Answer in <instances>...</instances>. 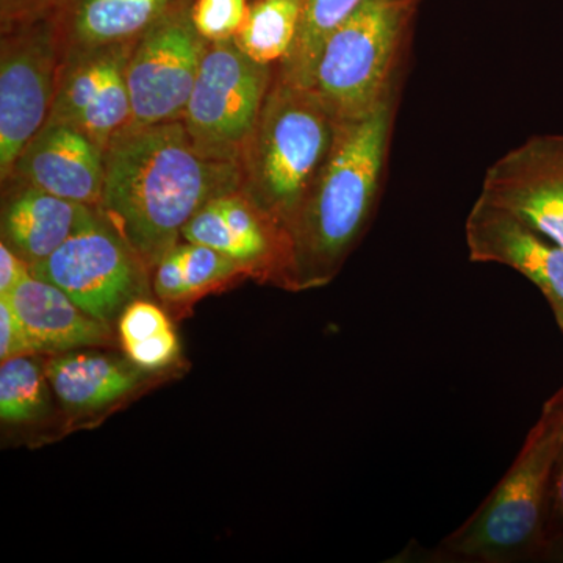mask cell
Wrapping results in <instances>:
<instances>
[{
	"instance_id": "9a60e30c",
	"label": "cell",
	"mask_w": 563,
	"mask_h": 563,
	"mask_svg": "<svg viewBox=\"0 0 563 563\" xmlns=\"http://www.w3.org/2000/svg\"><path fill=\"white\" fill-rule=\"evenodd\" d=\"M192 0H55L49 11L63 55L135 43Z\"/></svg>"
},
{
	"instance_id": "7c38bea8",
	"label": "cell",
	"mask_w": 563,
	"mask_h": 563,
	"mask_svg": "<svg viewBox=\"0 0 563 563\" xmlns=\"http://www.w3.org/2000/svg\"><path fill=\"white\" fill-rule=\"evenodd\" d=\"M481 201L509 211L563 246V135H539L485 173Z\"/></svg>"
},
{
	"instance_id": "2e32d148",
	"label": "cell",
	"mask_w": 563,
	"mask_h": 563,
	"mask_svg": "<svg viewBox=\"0 0 563 563\" xmlns=\"http://www.w3.org/2000/svg\"><path fill=\"white\" fill-rule=\"evenodd\" d=\"M5 184L2 242L31 268L51 257L96 210L22 181L7 180Z\"/></svg>"
},
{
	"instance_id": "ba28073f",
	"label": "cell",
	"mask_w": 563,
	"mask_h": 563,
	"mask_svg": "<svg viewBox=\"0 0 563 563\" xmlns=\"http://www.w3.org/2000/svg\"><path fill=\"white\" fill-rule=\"evenodd\" d=\"M62 49L51 14L2 29L0 43V179L49 118Z\"/></svg>"
},
{
	"instance_id": "d6986e66",
	"label": "cell",
	"mask_w": 563,
	"mask_h": 563,
	"mask_svg": "<svg viewBox=\"0 0 563 563\" xmlns=\"http://www.w3.org/2000/svg\"><path fill=\"white\" fill-rule=\"evenodd\" d=\"M243 276L242 266L221 252L180 240L155 266L154 290L165 302L192 301Z\"/></svg>"
},
{
	"instance_id": "277c9868",
	"label": "cell",
	"mask_w": 563,
	"mask_h": 563,
	"mask_svg": "<svg viewBox=\"0 0 563 563\" xmlns=\"http://www.w3.org/2000/svg\"><path fill=\"white\" fill-rule=\"evenodd\" d=\"M339 120L314 90L274 77L240 158V190L290 233L328 161Z\"/></svg>"
},
{
	"instance_id": "4fadbf2b",
	"label": "cell",
	"mask_w": 563,
	"mask_h": 563,
	"mask_svg": "<svg viewBox=\"0 0 563 563\" xmlns=\"http://www.w3.org/2000/svg\"><path fill=\"white\" fill-rule=\"evenodd\" d=\"M470 261L509 266L532 282L563 318V246L533 231L509 211L477 199L466 218Z\"/></svg>"
},
{
	"instance_id": "6da1fadb",
	"label": "cell",
	"mask_w": 563,
	"mask_h": 563,
	"mask_svg": "<svg viewBox=\"0 0 563 563\" xmlns=\"http://www.w3.org/2000/svg\"><path fill=\"white\" fill-rule=\"evenodd\" d=\"M240 190V165L211 161L192 146L184 122L125 128L106 147L96 207L150 272L199 210Z\"/></svg>"
},
{
	"instance_id": "5b68a950",
	"label": "cell",
	"mask_w": 563,
	"mask_h": 563,
	"mask_svg": "<svg viewBox=\"0 0 563 563\" xmlns=\"http://www.w3.org/2000/svg\"><path fill=\"white\" fill-rule=\"evenodd\" d=\"M422 0H363L322 47L313 90L339 121L376 109L401 88Z\"/></svg>"
},
{
	"instance_id": "484cf974",
	"label": "cell",
	"mask_w": 563,
	"mask_h": 563,
	"mask_svg": "<svg viewBox=\"0 0 563 563\" xmlns=\"http://www.w3.org/2000/svg\"><path fill=\"white\" fill-rule=\"evenodd\" d=\"M38 354L31 335L7 298H0V361Z\"/></svg>"
},
{
	"instance_id": "ac0fdd59",
	"label": "cell",
	"mask_w": 563,
	"mask_h": 563,
	"mask_svg": "<svg viewBox=\"0 0 563 563\" xmlns=\"http://www.w3.org/2000/svg\"><path fill=\"white\" fill-rule=\"evenodd\" d=\"M52 391L73 412H95L120 401L143 380L139 366L95 352L51 358L44 366Z\"/></svg>"
},
{
	"instance_id": "3957f363",
	"label": "cell",
	"mask_w": 563,
	"mask_h": 563,
	"mask_svg": "<svg viewBox=\"0 0 563 563\" xmlns=\"http://www.w3.org/2000/svg\"><path fill=\"white\" fill-rule=\"evenodd\" d=\"M562 453L563 387L544 404L506 476L479 509L439 544L435 561H537L547 543L551 493Z\"/></svg>"
},
{
	"instance_id": "4316f807",
	"label": "cell",
	"mask_w": 563,
	"mask_h": 563,
	"mask_svg": "<svg viewBox=\"0 0 563 563\" xmlns=\"http://www.w3.org/2000/svg\"><path fill=\"white\" fill-rule=\"evenodd\" d=\"M55 0H0V25L10 27L49 13Z\"/></svg>"
},
{
	"instance_id": "f546056e",
	"label": "cell",
	"mask_w": 563,
	"mask_h": 563,
	"mask_svg": "<svg viewBox=\"0 0 563 563\" xmlns=\"http://www.w3.org/2000/svg\"><path fill=\"white\" fill-rule=\"evenodd\" d=\"M537 561L563 562V533L548 540Z\"/></svg>"
},
{
	"instance_id": "e0dca14e",
	"label": "cell",
	"mask_w": 563,
	"mask_h": 563,
	"mask_svg": "<svg viewBox=\"0 0 563 563\" xmlns=\"http://www.w3.org/2000/svg\"><path fill=\"white\" fill-rule=\"evenodd\" d=\"M14 312L38 352H68L111 343V328L81 310L62 288L29 274L10 292Z\"/></svg>"
},
{
	"instance_id": "ffe728a7",
	"label": "cell",
	"mask_w": 563,
	"mask_h": 563,
	"mask_svg": "<svg viewBox=\"0 0 563 563\" xmlns=\"http://www.w3.org/2000/svg\"><path fill=\"white\" fill-rule=\"evenodd\" d=\"M302 11L303 0H250L233 43L251 60L277 68L290 54Z\"/></svg>"
},
{
	"instance_id": "d4e9b609",
	"label": "cell",
	"mask_w": 563,
	"mask_h": 563,
	"mask_svg": "<svg viewBox=\"0 0 563 563\" xmlns=\"http://www.w3.org/2000/svg\"><path fill=\"white\" fill-rule=\"evenodd\" d=\"M129 361L143 372H157L166 368L179 357L180 343L174 329L152 336L144 342L122 347Z\"/></svg>"
},
{
	"instance_id": "44dd1931",
	"label": "cell",
	"mask_w": 563,
	"mask_h": 563,
	"mask_svg": "<svg viewBox=\"0 0 563 563\" xmlns=\"http://www.w3.org/2000/svg\"><path fill=\"white\" fill-rule=\"evenodd\" d=\"M363 0H303L301 25L290 54L277 66V79L313 90L322 47Z\"/></svg>"
},
{
	"instance_id": "7a4b0ae2",
	"label": "cell",
	"mask_w": 563,
	"mask_h": 563,
	"mask_svg": "<svg viewBox=\"0 0 563 563\" xmlns=\"http://www.w3.org/2000/svg\"><path fill=\"white\" fill-rule=\"evenodd\" d=\"M399 91L361 118L339 121L331 154L290 228L292 291L331 284L368 231L384 188Z\"/></svg>"
},
{
	"instance_id": "8992f818",
	"label": "cell",
	"mask_w": 563,
	"mask_h": 563,
	"mask_svg": "<svg viewBox=\"0 0 563 563\" xmlns=\"http://www.w3.org/2000/svg\"><path fill=\"white\" fill-rule=\"evenodd\" d=\"M276 73V66L251 60L233 40L209 44L181 118L199 154L240 165Z\"/></svg>"
},
{
	"instance_id": "8fae6325",
	"label": "cell",
	"mask_w": 563,
	"mask_h": 563,
	"mask_svg": "<svg viewBox=\"0 0 563 563\" xmlns=\"http://www.w3.org/2000/svg\"><path fill=\"white\" fill-rule=\"evenodd\" d=\"M135 43L63 55L47 121L73 125L106 150L132 122L128 65Z\"/></svg>"
},
{
	"instance_id": "30bf717a",
	"label": "cell",
	"mask_w": 563,
	"mask_h": 563,
	"mask_svg": "<svg viewBox=\"0 0 563 563\" xmlns=\"http://www.w3.org/2000/svg\"><path fill=\"white\" fill-rule=\"evenodd\" d=\"M181 240L221 252L247 277L292 291L290 233L242 190L207 202L185 225Z\"/></svg>"
},
{
	"instance_id": "83f0119b",
	"label": "cell",
	"mask_w": 563,
	"mask_h": 563,
	"mask_svg": "<svg viewBox=\"0 0 563 563\" xmlns=\"http://www.w3.org/2000/svg\"><path fill=\"white\" fill-rule=\"evenodd\" d=\"M31 265L9 244L0 243V296H9L31 274Z\"/></svg>"
},
{
	"instance_id": "f1b7e54d",
	"label": "cell",
	"mask_w": 563,
	"mask_h": 563,
	"mask_svg": "<svg viewBox=\"0 0 563 563\" xmlns=\"http://www.w3.org/2000/svg\"><path fill=\"white\" fill-rule=\"evenodd\" d=\"M561 533H563V453L561 462H559L558 472H555L553 493H551L547 542L555 536H561Z\"/></svg>"
},
{
	"instance_id": "9c48e42d",
	"label": "cell",
	"mask_w": 563,
	"mask_h": 563,
	"mask_svg": "<svg viewBox=\"0 0 563 563\" xmlns=\"http://www.w3.org/2000/svg\"><path fill=\"white\" fill-rule=\"evenodd\" d=\"M190 5L157 22L133 46L128 65L132 128L184 118L209 47L192 25Z\"/></svg>"
},
{
	"instance_id": "7402d4cb",
	"label": "cell",
	"mask_w": 563,
	"mask_h": 563,
	"mask_svg": "<svg viewBox=\"0 0 563 563\" xmlns=\"http://www.w3.org/2000/svg\"><path fill=\"white\" fill-rule=\"evenodd\" d=\"M31 357L7 358L0 365V420L7 424L38 420L49 407L46 372Z\"/></svg>"
},
{
	"instance_id": "52a82bcc",
	"label": "cell",
	"mask_w": 563,
	"mask_h": 563,
	"mask_svg": "<svg viewBox=\"0 0 563 563\" xmlns=\"http://www.w3.org/2000/svg\"><path fill=\"white\" fill-rule=\"evenodd\" d=\"M31 272L62 288L96 320L111 324L146 290L150 269L95 210L90 220Z\"/></svg>"
},
{
	"instance_id": "cb8c5ba5",
	"label": "cell",
	"mask_w": 563,
	"mask_h": 563,
	"mask_svg": "<svg viewBox=\"0 0 563 563\" xmlns=\"http://www.w3.org/2000/svg\"><path fill=\"white\" fill-rule=\"evenodd\" d=\"M173 329L172 321L161 307L146 299L139 298L129 303L120 314L118 331L122 347L144 342L152 336Z\"/></svg>"
},
{
	"instance_id": "603a6c76",
	"label": "cell",
	"mask_w": 563,
	"mask_h": 563,
	"mask_svg": "<svg viewBox=\"0 0 563 563\" xmlns=\"http://www.w3.org/2000/svg\"><path fill=\"white\" fill-rule=\"evenodd\" d=\"M250 0H192L190 18L207 43L233 40L242 27Z\"/></svg>"
},
{
	"instance_id": "5bb4252c",
	"label": "cell",
	"mask_w": 563,
	"mask_h": 563,
	"mask_svg": "<svg viewBox=\"0 0 563 563\" xmlns=\"http://www.w3.org/2000/svg\"><path fill=\"white\" fill-rule=\"evenodd\" d=\"M103 173V147L73 125L46 121L21 152L7 180L96 209L101 202Z\"/></svg>"
},
{
	"instance_id": "4dcf8cb0",
	"label": "cell",
	"mask_w": 563,
	"mask_h": 563,
	"mask_svg": "<svg viewBox=\"0 0 563 563\" xmlns=\"http://www.w3.org/2000/svg\"><path fill=\"white\" fill-rule=\"evenodd\" d=\"M559 328H561V331L563 332V318L562 320L558 321Z\"/></svg>"
}]
</instances>
